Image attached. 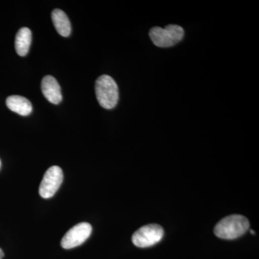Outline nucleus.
<instances>
[{"label":"nucleus","mask_w":259,"mask_h":259,"mask_svg":"<svg viewBox=\"0 0 259 259\" xmlns=\"http://www.w3.org/2000/svg\"><path fill=\"white\" fill-rule=\"evenodd\" d=\"M249 227V221L244 216L232 214L223 218L216 225L214 233L223 239H236L244 235Z\"/></svg>","instance_id":"nucleus-1"},{"label":"nucleus","mask_w":259,"mask_h":259,"mask_svg":"<svg viewBox=\"0 0 259 259\" xmlns=\"http://www.w3.org/2000/svg\"><path fill=\"white\" fill-rule=\"evenodd\" d=\"M97 101L103 108L111 110L119 100L118 87L115 80L108 75H102L95 82Z\"/></svg>","instance_id":"nucleus-2"},{"label":"nucleus","mask_w":259,"mask_h":259,"mask_svg":"<svg viewBox=\"0 0 259 259\" xmlns=\"http://www.w3.org/2000/svg\"><path fill=\"white\" fill-rule=\"evenodd\" d=\"M185 30L177 25H168L166 28L154 27L149 32L153 44L160 48L174 47L183 39Z\"/></svg>","instance_id":"nucleus-3"},{"label":"nucleus","mask_w":259,"mask_h":259,"mask_svg":"<svg viewBox=\"0 0 259 259\" xmlns=\"http://www.w3.org/2000/svg\"><path fill=\"white\" fill-rule=\"evenodd\" d=\"M163 228L159 225L149 224L141 227L133 235L132 241L136 246L147 248L161 241L163 237Z\"/></svg>","instance_id":"nucleus-4"},{"label":"nucleus","mask_w":259,"mask_h":259,"mask_svg":"<svg viewBox=\"0 0 259 259\" xmlns=\"http://www.w3.org/2000/svg\"><path fill=\"white\" fill-rule=\"evenodd\" d=\"M63 180L64 174L60 167L51 166L44 175V179L39 187V194L42 198H51L59 190Z\"/></svg>","instance_id":"nucleus-5"},{"label":"nucleus","mask_w":259,"mask_h":259,"mask_svg":"<svg viewBox=\"0 0 259 259\" xmlns=\"http://www.w3.org/2000/svg\"><path fill=\"white\" fill-rule=\"evenodd\" d=\"M93 231L91 225L88 223H80L71 228L62 238L61 246L65 249H71L82 244L90 238Z\"/></svg>","instance_id":"nucleus-6"},{"label":"nucleus","mask_w":259,"mask_h":259,"mask_svg":"<svg viewBox=\"0 0 259 259\" xmlns=\"http://www.w3.org/2000/svg\"><path fill=\"white\" fill-rule=\"evenodd\" d=\"M41 90L48 101L54 105H58L62 100L60 85L54 76L50 75L44 76L41 82Z\"/></svg>","instance_id":"nucleus-7"},{"label":"nucleus","mask_w":259,"mask_h":259,"mask_svg":"<svg viewBox=\"0 0 259 259\" xmlns=\"http://www.w3.org/2000/svg\"><path fill=\"white\" fill-rule=\"evenodd\" d=\"M6 105L11 111L16 112L20 115L28 116L32 112L31 102L20 95H12L8 97Z\"/></svg>","instance_id":"nucleus-8"},{"label":"nucleus","mask_w":259,"mask_h":259,"mask_svg":"<svg viewBox=\"0 0 259 259\" xmlns=\"http://www.w3.org/2000/svg\"><path fill=\"white\" fill-rule=\"evenodd\" d=\"M51 18L58 33L63 37L69 36L71 33V27L69 19L66 13L61 10L56 9L52 12Z\"/></svg>","instance_id":"nucleus-9"},{"label":"nucleus","mask_w":259,"mask_h":259,"mask_svg":"<svg viewBox=\"0 0 259 259\" xmlns=\"http://www.w3.org/2000/svg\"><path fill=\"white\" fill-rule=\"evenodd\" d=\"M32 41L31 30L28 28H22L18 30L15 37V50L20 56L28 54Z\"/></svg>","instance_id":"nucleus-10"},{"label":"nucleus","mask_w":259,"mask_h":259,"mask_svg":"<svg viewBox=\"0 0 259 259\" xmlns=\"http://www.w3.org/2000/svg\"><path fill=\"white\" fill-rule=\"evenodd\" d=\"M4 257V253H3V250L0 248V259H2Z\"/></svg>","instance_id":"nucleus-11"},{"label":"nucleus","mask_w":259,"mask_h":259,"mask_svg":"<svg viewBox=\"0 0 259 259\" xmlns=\"http://www.w3.org/2000/svg\"><path fill=\"white\" fill-rule=\"evenodd\" d=\"M250 232H251L252 234H253V235H254V234H255V232H254V231H250Z\"/></svg>","instance_id":"nucleus-12"},{"label":"nucleus","mask_w":259,"mask_h":259,"mask_svg":"<svg viewBox=\"0 0 259 259\" xmlns=\"http://www.w3.org/2000/svg\"><path fill=\"white\" fill-rule=\"evenodd\" d=\"M0 168H1V161H0Z\"/></svg>","instance_id":"nucleus-13"}]
</instances>
